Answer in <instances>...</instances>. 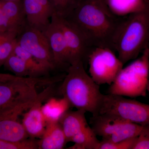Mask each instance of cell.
<instances>
[{
	"label": "cell",
	"instance_id": "cell-1",
	"mask_svg": "<svg viewBox=\"0 0 149 149\" xmlns=\"http://www.w3.org/2000/svg\"><path fill=\"white\" fill-rule=\"evenodd\" d=\"M123 17L115 16L107 5L95 0H78L65 18L81 32L91 48H109L115 52V39Z\"/></svg>",
	"mask_w": 149,
	"mask_h": 149
},
{
	"label": "cell",
	"instance_id": "cell-2",
	"mask_svg": "<svg viewBox=\"0 0 149 149\" xmlns=\"http://www.w3.org/2000/svg\"><path fill=\"white\" fill-rule=\"evenodd\" d=\"M60 91L71 107L93 116L98 114L103 94L100 85L86 72L83 62H76L70 66Z\"/></svg>",
	"mask_w": 149,
	"mask_h": 149
},
{
	"label": "cell",
	"instance_id": "cell-3",
	"mask_svg": "<svg viewBox=\"0 0 149 149\" xmlns=\"http://www.w3.org/2000/svg\"><path fill=\"white\" fill-rule=\"evenodd\" d=\"M149 45V6L124 17L114 41V51L123 64L137 58Z\"/></svg>",
	"mask_w": 149,
	"mask_h": 149
},
{
	"label": "cell",
	"instance_id": "cell-4",
	"mask_svg": "<svg viewBox=\"0 0 149 149\" xmlns=\"http://www.w3.org/2000/svg\"><path fill=\"white\" fill-rule=\"evenodd\" d=\"M149 79V47L141 56L123 68L109 88L108 94L136 98L146 96Z\"/></svg>",
	"mask_w": 149,
	"mask_h": 149
},
{
	"label": "cell",
	"instance_id": "cell-5",
	"mask_svg": "<svg viewBox=\"0 0 149 149\" xmlns=\"http://www.w3.org/2000/svg\"><path fill=\"white\" fill-rule=\"evenodd\" d=\"M17 77L0 82V113L19 104L36 99L39 94L37 86L42 83H52L54 77Z\"/></svg>",
	"mask_w": 149,
	"mask_h": 149
},
{
	"label": "cell",
	"instance_id": "cell-6",
	"mask_svg": "<svg viewBox=\"0 0 149 149\" xmlns=\"http://www.w3.org/2000/svg\"><path fill=\"white\" fill-rule=\"evenodd\" d=\"M86 112L81 110H68L59 122L61 125L67 141L74 144L69 149H98L100 141L85 117Z\"/></svg>",
	"mask_w": 149,
	"mask_h": 149
},
{
	"label": "cell",
	"instance_id": "cell-7",
	"mask_svg": "<svg viewBox=\"0 0 149 149\" xmlns=\"http://www.w3.org/2000/svg\"><path fill=\"white\" fill-rule=\"evenodd\" d=\"M90 124L97 136L102 140L117 142L138 137L144 126L120 117L104 113L93 116Z\"/></svg>",
	"mask_w": 149,
	"mask_h": 149
},
{
	"label": "cell",
	"instance_id": "cell-8",
	"mask_svg": "<svg viewBox=\"0 0 149 149\" xmlns=\"http://www.w3.org/2000/svg\"><path fill=\"white\" fill-rule=\"evenodd\" d=\"M104 113L114 115L144 127L149 126V104L123 96L103 95L97 114Z\"/></svg>",
	"mask_w": 149,
	"mask_h": 149
},
{
	"label": "cell",
	"instance_id": "cell-9",
	"mask_svg": "<svg viewBox=\"0 0 149 149\" xmlns=\"http://www.w3.org/2000/svg\"><path fill=\"white\" fill-rule=\"evenodd\" d=\"M90 76L99 85H110L123 68L124 64L109 48L95 47L88 56Z\"/></svg>",
	"mask_w": 149,
	"mask_h": 149
},
{
	"label": "cell",
	"instance_id": "cell-10",
	"mask_svg": "<svg viewBox=\"0 0 149 149\" xmlns=\"http://www.w3.org/2000/svg\"><path fill=\"white\" fill-rule=\"evenodd\" d=\"M17 42L49 70L57 68L48 40L42 31L27 24L19 33Z\"/></svg>",
	"mask_w": 149,
	"mask_h": 149
},
{
	"label": "cell",
	"instance_id": "cell-11",
	"mask_svg": "<svg viewBox=\"0 0 149 149\" xmlns=\"http://www.w3.org/2000/svg\"><path fill=\"white\" fill-rule=\"evenodd\" d=\"M64 34L68 49L70 65L76 62L88 61L92 48L76 27L65 17L55 13Z\"/></svg>",
	"mask_w": 149,
	"mask_h": 149
},
{
	"label": "cell",
	"instance_id": "cell-12",
	"mask_svg": "<svg viewBox=\"0 0 149 149\" xmlns=\"http://www.w3.org/2000/svg\"><path fill=\"white\" fill-rule=\"evenodd\" d=\"M43 33L49 45L57 68L66 70L70 65L68 49L64 34L55 13L50 23Z\"/></svg>",
	"mask_w": 149,
	"mask_h": 149
},
{
	"label": "cell",
	"instance_id": "cell-13",
	"mask_svg": "<svg viewBox=\"0 0 149 149\" xmlns=\"http://www.w3.org/2000/svg\"><path fill=\"white\" fill-rule=\"evenodd\" d=\"M27 109V104H22L0 114V139L13 143L27 140L29 136L18 118Z\"/></svg>",
	"mask_w": 149,
	"mask_h": 149
},
{
	"label": "cell",
	"instance_id": "cell-14",
	"mask_svg": "<svg viewBox=\"0 0 149 149\" xmlns=\"http://www.w3.org/2000/svg\"><path fill=\"white\" fill-rule=\"evenodd\" d=\"M52 92L49 86L40 93L38 98L23 116L22 123L28 136L32 138H41L45 130L47 122L42 111V104Z\"/></svg>",
	"mask_w": 149,
	"mask_h": 149
},
{
	"label": "cell",
	"instance_id": "cell-15",
	"mask_svg": "<svg viewBox=\"0 0 149 149\" xmlns=\"http://www.w3.org/2000/svg\"><path fill=\"white\" fill-rule=\"evenodd\" d=\"M26 15L27 25L43 32L51 22L55 11L37 0H22Z\"/></svg>",
	"mask_w": 149,
	"mask_h": 149
},
{
	"label": "cell",
	"instance_id": "cell-16",
	"mask_svg": "<svg viewBox=\"0 0 149 149\" xmlns=\"http://www.w3.org/2000/svg\"><path fill=\"white\" fill-rule=\"evenodd\" d=\"M67 143L64 131L59 122L47 123L45 132L37 141L39 149H63Z\"/></svg>",
	"mask_w": 149,
	"mask_h": 149
},
{
	"label": "cell",
	"instance_id": "cell-17",
	"mask_svg": "<svg viewBox=\"0 0 149 149\" xmlns=\"http://www.w3.org/2000/svg\"><path fill=\"white\" fill-rule=\"evenodd\" d=\"M0 7L8 19L13 30L19 34L27 24L22 0H0Z\"/></svg>",
	"mask_w": 149,
	"mask_h": 149
},
{
	"label": "cell",
	"instance_id": "cell-18",
	"mask_svg": "<svg viewBox=\"0 0 149 149\" xmlns=\"http://www.w3.org/2000/svg\"><path fill=\"white\" fill-rule=\"evenodd\" d=\"M110 11L115 16L123 17L144 10L149 0H105Z\"/></svg>",
	"mask_w": 149,
	"mask_h": 149
},
{
	"label": "cell",
	"instance_id": "cell-19",
	"mask_svg": "<svg viewBox=\"0 0 149 149\" xmlns=\"http://www.w3.org/2000/svg\"><path fill=\"white\" fill-rule=\"evenodd\" d=\"M71 107L69 103L64 97L62 99H49L42 105V110L46 122H59L63 114Z\"/></svg>",
	"mask_w": 149,
	"mask_h": 149
},
{
	"label": "cell",
	"instance_id": "cell-20",
	"mask_svg": "<svg viewBox=\"0 0 149 149\" xmlns=\"http://www.w3.org/2000/svg\"><path fill=\"white\" fill-rule=\"evenodd\" d=\"M13 52L25 62L32 71L34 77L47 76L51 71L37 61L31 54L22 48L17 44V42Z\"/></svg>",
	"mask_w": 149,
	"mask_h": 149
},
{
	"label": "cell",
	"instance_id": "cell-21",
	"mask_svg": "<svg viewBox=\"0 0 149 149\" xmlns=\"http://www.w3.org/2000/svg\"><path fill=\"white\" fill-rule=\"evenodd\" d=\"M18 35L12 31L0 32V66L13 52Z\"/></svg>",
	"mask_w": 149,
	"mask_h": 149
},
{
	"label": "cell",
	"instance_id": "cell-22",
	"mask_svg": "<svg viewBox=\"0 0 149 149\" xmlns=\"http://www.w3.org/2000/svg\"><path fill=\"white\" fill-rule=\"evenodd\" d=\"M3 65L7 69L17 77H34L25 62L13 52L9 56Z\"/></svg>",
	"mask_w": 149,
	"mask_h": 149
},
{
	"label": "cell",
	"instance_id": "cell-23",
	"mask_svg": "<svg viewBox=\"0 0 149 149\" xmlns=\"http://www.w3.org/2000/svg\"><path fill=\"white\" fill-rule=\"evenodd\" d=\"M55 13L58 15L65 17L68 16L77 5L78 0H51Z\"/></svg>",
	"mask_w": 149,
	"mask_h": 149
},
{
	"label": "cell",
	"instance_id": "cell-24",
	"mask_svg": "<svg viewBox=\"0 0 149 149\" xmlns=\"http://www.w3.org/2000/svg\"><path fill=\"white\" fill-rule=\"evenodd\" d=\"M137 137L117 142L102 140L100 141L98 149H133Z\"/></svg>",
	"mask_w": 149,
	"mask_h": 149
},
{
	"label": "cell",
	"instance_id": "cell-25",
	"mask_svg": "<svg viewBox=\"0 0 149 149\" xmlns=\"http://www.w3.org/2000/svg\"><path fill=\"white\" fill-rule=\"evenodd\" d=\"M38 149L37 141L33 139H27L21 142L13 143L0 139V149Z\"/></svg>",
	"mask_w": 149,
	"mask_h": 149
},
{
	"label": "cell",
	"instance_id": "cell-26",
	"mask_svg": "<svg viewBox=\"0 0 149 149\" xmlns=\"http://www.w3.org/2000/svg\"><path fill=\"white\" fill-rule=\"evenodd\" d=\"M133 149H149V126L143 127L137 137Z\"/></svg>",
	"mask_w": 149,
	"mask_h": 149
},
{
	"label": "cell",
	"instance_id": "cell-27",
	"mask_svg": "<svg viewBox=\"0 0 149 149\" xmlns=\"http://www.w3.org/2000/svg\"><path fill=\"white\" fill-rule=\"evenodd\" d=\"M6 31L15 32L13 30L8 19L6 17V15L0 7V32H4Z\"/></svg>",
	"mask_w": 149,
	"mask_h": 149
},
{
	"label": "cell",
	"instance_id": "cell-28",
	"mask_svg": "<svg viewBox=\"0 0 149 149\" xmlns=\"http://www.w3.org/2000/svg\"><path fill=\"white\" fill-rule=\"evenodd\" d=\"M17 76L13 74L0 73V82H5L13 80Z\"/></svg>",
	"mask_w": 149,
	"mask_h": 149
},
{
	"label": "cell",
	"instance_id": "cell-29",
	"mask_svg": "<svg viewBox=\"0 0 149 149\" xmlns=\"http://www.w3.org/2000/svg\"><path fill=\"white\" fill-rule=\"evenodd\" d=\"M95 1H97L99 2L102 3L107 5L105 3V0H95Z\"/></svg>",
	"mask_w": 149,
	"mask_h": 149
},
{
	"label": "cell",
	"instance_id": "cell-30",
	"mask_svg": "<svg viewBox=\"0 0 149 149\" xmlns=\"http://www.w3.org/2000/svg\"><path fill=\"white\" fill-rule=\"evenodd\" d=\"M147 91H148L149 93V79L148 81V85H147Z\"/></svg>",
	"mask_w": 149,
	"mask_h": 149
},
{
	"label": "cell",
	"instance_id": "cell-31",
	"mask_svg": "<svg viewBox=\"0 0 149 149\" xmlns=\"http://www.w3.org/2000/svg\"><path fill=\"white\" fill-rule=\"evenodd\" d=\"M12 1H21V0H12Z\"/></svg>",
	"mask_w": 149,
	"mask_h": 149
},
{
	"label": "cell",
	"instance_id": "cell-32",
	"mask_svg": "<svg viewBox=\"0 0 149 149\" xmlns=\"http://www.w3.org/2000/svg\"></svg>",
	"mask_w": 149,
	"mask_h": 149
}]
</instances>
